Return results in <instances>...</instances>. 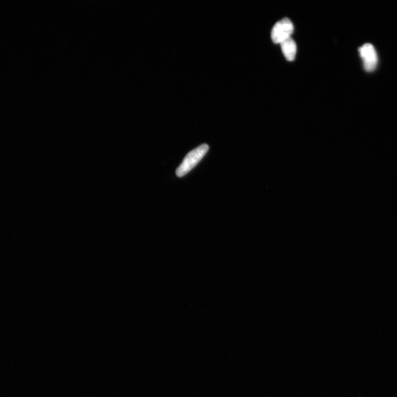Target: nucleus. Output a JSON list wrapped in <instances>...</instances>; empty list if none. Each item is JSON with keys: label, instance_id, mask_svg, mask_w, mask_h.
Wrapping results in <instances>:
<instances>
[{"label": "nucleus", "instance_id": "nucleus-1", "mask_svg": "<svg viewBox=\"0 0 397 397\" xmlns=\"http://www.w3.org/2000/svg\"><path fill=\"white\" fill-rule=\"evenodd\" d=\"M209 149L207 144H203L191 151L185 157L181 165L177 168L176 175L183 177L198 165Z\"/></svg>", "mask_w": 397, "mask_h": 397}, {"label": "nucleus", "instance_id": "nucleus-3", "mask_svg": "<svg viewBox=\"0 0 397 397\" xmlns=\"http://www.w3.org/2000/svg\"><path fill=\"white\" fill-rule=\"evenodd\" d=\"M363 59L365 70L372 72L375 70L378 63V57L375 48L371 44H365L359 49Z\"/></svg>", "mask_w": 397, "mask_h": 397}, {"label": "nucleus", "instance_id": "nucleus-4", "mask_svg": "<svg viewBox=\"0 0 397 397\" xmlns=\"http://www.w3.org/2000/svg\"><path fill=\"white\" fill-rule=\"evenodd\" d=\"M283 54L287 61H293L296 57L297 47L295 40L290 37L280 43Z\"/></svg>", "mask_w": 397, "mask_h": 397}, {"label": "nucleus", "instance_id": "nucleus-2", "mask_svg": "<svg viewBox=\"0 0 397 397\" xmlns=\"http://www.w3.org/2000/svg\"><path fill=\"white\" fill-rule=\"evenodd\" d=\"M294 31V25L288 18L277 22L273 27L271 37L274 43L280 44L284 40L291 37Z\"/></svg>", "mask_w": 397, "mask_h": 397}]
</instances>
